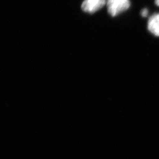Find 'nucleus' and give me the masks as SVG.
Instances as JSON below:
<instances>
[{
	"label": "nucleus",
	"mask_w": 159,
	"mask_h": 159,
	"mask_svg": "<svg viewBox=\"0 0 159 159\" xmlns=\"http://www.w3.org/2000/svg\"><path fill=\"white\" fill-rule=\"evenodd\" d=\"M148 30L154 35L159 37V14H155L149 18Z\"/></svg>",
	"instance_id": "3"
},
{
	"label": "nucleus",
	"mask_w": 159,
	"mask_h": 159,
	"mask_svg": "<svg viewBox=\"0 0 159 159\" xmlns=\"http://www.w3.org/2000/svg\"><path fill=\"white\" fill-rule=\"evenodd\" d=\"M155 4L159 7V0H155Z\"/></svg>",
	"instance_id": "5"
},
{
	"label": "nucleus",
	"mask_w": 159,
	"mask_h": 159,
	"mask_svg": "<svg viewBox=\"0 0 159 159\" xmlns=\"http://www.w3.org/2000/svg\"><path fill=\"white\" fill-rule=\"evenodd\" d=\"M148 11L147 9H143L142 12H141V14H142L143 17H146L148 16Z\"/></svg>",
	"instance_id": "4"
},
{
	"label": "nucleus",
	"mask_w": 159,
	"mask_h": 159,
	"mask_svg": "<svg viewBox=\"0 0 159 159\" xmlns=\"http://www.w3.org/2000/svg\"><path fill=\"white\" fill-rule=\"evenodd\" d=\"M107 6L108 13L115 17L128 10L130 2L129 0H107Z\"/></svg>",
	"instance_id": "1"
},
{
	"label": "nucleus",
	"mask_w": 159,
	"mask_h": 159,
	"mask_svg": "<svg viewBox=\"0 0 159 159\" xmlns=\"http://www.w3.org/2000/svg\"><path fill=\"white\" fill-rule=\"evenodd\" d=\"M106 3V0H84L81 8L86 12L94 13L102 8Z\"/></svg>",
	"instance_id": "2"
}]
</instances>
